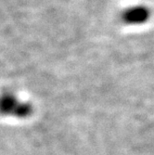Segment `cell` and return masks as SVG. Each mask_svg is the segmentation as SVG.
Returning <instances> with one entry per match:
<instances>
[{
	"label": "cell",
	"mask_w": 154,
	"mask_h": 155,
	"mask_svg": "<svg viewBox=\"0 0 154 155\" xmlns=\"http://www.w3.org/2000/svg\"><path fill=\"white\" fill-rule=\"evenodd\" d=\"M150 10L144 5H136L124 8L120 14V20L126 25H141L150 18Z\"/></svg>",
	"instance_id": "obj_1"
}]
</instances>
